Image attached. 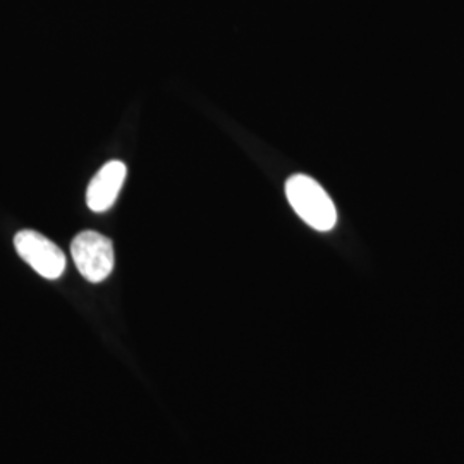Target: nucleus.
Segmentation results:
<instances>
[{
  "label": "nucleus",
  "instance_id": "f257e3e1",
  "mask_svg": "<svg viewBox=\"0 0 464 464\" xmlns=\"http://www.w3.org/2000/svg\"><path fill=\"white\" fill-rule=\"evenodd\" d=\"M285 197L299 218L316 231H332L337 224V208L327 191L310 176L296 174L285 183Z\"/></svg>",
  "mask_w": 464,
  "mask_h": 464
},
{
  "label": "nucleus",
  "instance_id": "f03ea898",
  "mask_svg": "<svg viewBox=\"0 0 464 464\" xmlns=\"http://www.w3.org/2000/svg\"><path fill=\"white\" fill-rule=\"evenodd\" d=\"M72 260L86 281H105L114 268L112 241L99 232L84 231L78 234L71 245Z\"/></svg>",
  "mask_w": 464,
  "mask_h": 464
},
{
  "label": "nucleus",
  "instance_id": "7ed1b4c3",
  "mask_svg": "<svg viewBox=\"0 0 464 464\" xmlns=\"http://www.w3.org/2000/svg\"><path fill=\"white\" fill-rule=\"evenodd\" d=\"M19 256L45 279H59L66 270V255L45 236L34 231L17 232L14 237Z\"/></svg>",
  "mask_w": 464,
  "mask_h": 464
},
{
  "label": "nucleus",
  "instance_id": "20e7f679",
  "mask_svg": "<svg viewBox=\"0 0 464 464\" xmlns=\"http://www.w3.org/2000/svg\"><path fill=\"white\" fill-rule=\"evenodd\" d=\"M128 169L121 160H112L100 169L86 191V203L92 212H107L116 203L119 191L126 181Z\"/></svg>",
  "mask_w": 464,
  "mask_h": 464
}]
</instances>
